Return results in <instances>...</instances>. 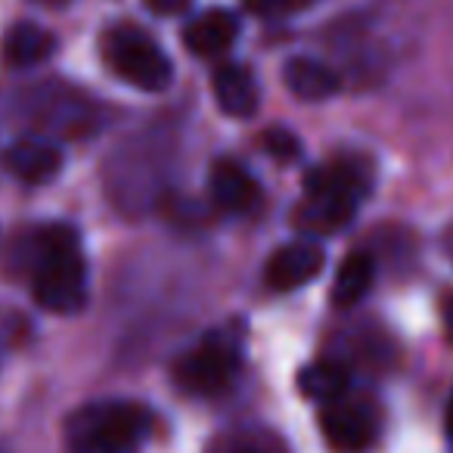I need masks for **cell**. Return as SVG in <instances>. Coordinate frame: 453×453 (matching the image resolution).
<instances>
[{
	"mask_svg": "<svg viewBox=\"0 0 453 453\" xmlns=\"http://www.w3.org/2000/svg\"><path fill=\"white\" fill-rule=\"evenodd\" d=\"M32 292L50 314H78L88 302V265L69 224H47L35 234Z\"/></svg>",
	"mask_w": 453,
	"mask_h": 453,
	"instance_id": "obj_1",
	"label": "cell"
},
{
	"mask_svg": "<svg viewBox=\"0 0 453 453\" xmlns=\"http://www.w3.org/2000/svg\"><path fill=\"white\" fill-rule=\"evenodd\" d=\"M370 189V168L354 158L320 165L304 180V199L296 208V224L308 234H339L354 218Z\"/></svg>",
	"mask_w": 453,
	"mask_h": 453,
	"instance_id": "obj_2",
	"label": "cell"
},
{
	"mask_svg": "<svg viewBox=\"0 0 453 453\" xmlns=\"http://www.w3.org/2000/svg\"><path fill=\"white\" fill-rule=\"evenodd\" d=\"M152 432V413L140 403L96 401L65 422L72 453H137Z\"/></svg>",
	"mask_w": 453,
	"mask_h": 453,
	"instance_id": "obj_3",
	"label": "cell"
},
{
	"mask_svg": "<svg viewBox=\"0 0 453 453\" xmlns=\"http://www.w3.org/2000/svg\"><path fill=\"white\" fill-rule=\"evenodd\" d=\"M242 366V329L226 326L208 333L187 357L177 364V385L196 397H211L230 388Z\"/></svg>",
	"mask_w": 453,
	"mask_h": 453,
	"instance_id": "obj_4",
	"label": "cell"
},
{
	"mask_svg": "<svg viewBox=\"0 0 453 453\" xmlns=\"http://www.w3.org/2000/svg\"><path fill=\"white\" fill-rule=\"evenodd\" d=\"M103 53H106V63L121 81L134 84L140 90H165L171 84V59L165 57V50L150 38L146 32L134 26H119L106 35L103 41Z\"/></svg>",
	"mask_w": 453,
	"mask_h": 453,
	"instance_id": "obj_5",
	"label": "cell"
},
{
	"mask_svg": "<svg viewBox=\"0 0 453 453\" xmlns=\"http://www.w3.org/2000/svg\"><path fill=\"white\" fill-rule=\"evenodd\" d=\"M323 438L342 453H360L376 441L379 434V416L366 401H351V397H339V401L323 403L320 413Z\"/></svg>",
	"mask_w": 453,
	"mask_h": 453,
	"instance_id": "obj_6",
	"label": "cell"
},
{
	"mask_svg": "<svg viewBox=\"0 0 453 453\" xmlns=\"http://www.w3.org/2000/svg\"><path fill=\"white\" fill-rule=\"evenodd\" d=\"M326 265V255L317 242H289L277 249L265 267V280L273 292H292L317 280Z\"/></svg>",
	"mask_w": 453,
	"mask_h": 453,
	"instance_id": "obj_7",
	"label": "cell"
},
{
	"mask_svg": "<svg viewBox=\"0 0 453 453\" xmlns=\"http://www.w3.org/2000/svg\"><path fill=\"white\" fill-rule=\"evenodd\" d=\"M208 189H211L214 205L234 214H242V211H249V208H255V202H258V196H261L258 183L249 174V168L234 162V158H218V162L211 165Z\"/></svg>",
	"mask_w": 453,
	"mask_h": 453,
	"instance_id": "obj_8",
	"label": "cell"
},
{
	"mask_svg": "<svg viewBox=\"0 0 453 453\" xmlns=\"http://www.w3.org/2000/svg\"><path fill=\"white\" fill-rule=\"evenodd\" d=\"M240 38V19L230 10H208L183 28V44L193 57H218Z\"/></svg>",
	"mask_w": 453,
	"mask_h": 453,
	"instance_id": "obj_9",
	"label": "cell"
},
{
	"mask_svg": "<svg viewBox=\"0 0 453 453\" xmlns=\"http://www.w3.org/2000/svg\"><path fill=\"white\" fill-rule=\"evenodd\" d=\"M211 88L218 106L234 119H249L258 109V88H255V78L246 65L224 63L220 69H214Z\"/></svg>",
	"mask_w": 453,
	"mask_h": 453,
	"instance_id": "obj_10",
	"label": "cell"
},
{
	"mask_svg": "<svg viewBox=\"0 0 453 453\" xmlns=\"http://www.w3.org/2000/svg\"><path fill=\"white\" fill-rule=\"evenodd\" d=\"M7 168L26 183H47L63 168V152L47 140H19L7 150Z\"/></svg>",
	"mask_w": 453,
	"mask_h": 453,
	"instance_id": "obj_11",
	"label": "cell"
},
{
	"mask_svg": "<svg viewBox=\"0 0 453 453\" xmlns=\"http://www.w3.org/2000/svg\"><path fill=\"white\" fill-rule=\"evenodd\" d=\"M283 81L298 100L320 103L329 100L333 94H339V75L329 65L317 63L308 57H296L283 65Z\"/></svg>",
	"mask_w": 453,
	"mask_h": 453,
	"instance_id": "obj_12",
	"label": "cell"
},
{
	"mask_svg": "<svg viewBox=\"0 0 453 453\" xmlns=\"http://www.w3.org/2000/svg\"><path fill=\"white\" fill-rule=\"evenodd\" d=\"M53 50H57V38L35 22H19L4 38V59L16 69H32V65L50 59Z\"/></svg>",
	"mask_w": 453,
	"mask_h": 453,
	"instance_id": "obj_13",
	"label": "cell"
},
{
	"mask_svg": "<svg viewBox=\"0 0 453 453\" xmlns=\"http://www.w3.org/2000/svg\"><path fill=\"white\" fill-rule=\"evenodd\" d=\"M372 280H376V261L366 252H351L339 265V273H335L333 302L339 308H351L372 289Z\"/></svg>",
	"mask_w": 453,
	"mask_h": 453,
	"instance_id": "obj_14",
	"label": "cell"
},
{
	"mask_svg": "<svg viewBox=\"0 0 453 453\" xmlns=\"http://www.w3.org/2000/svg\"><path fill=\"white\" fill-rule=\"evenodd\" d=\"M298 388L311 401H320V403L339 401L348 391V370L342 364H335V360H317V364L302 370Z\"/></svg>",
	"mask_w": 453,
	"mask_h": 453,
	"instance_id": "obj_15",
	"label": "cell"
},
{
	"mask_svg": "<svg viewBox=\"0 0 453 453\" xmlns=\"http://www.w3.org/2000/svg\"><path fill=\"white\" fill-rule=\"evenodd\" d=\"M261 143H265L267 156L277 158V162H296L298 152H302L298 137L292 131H286V127H271V131L261 137Z\"/></svg>",
	"mask_w": 453,
	"mask_h": 453,
	"instance_id": "obj_16",
	"label": "cell"
},
{
	"mask_svg": "<svg viewBox=\"0 0 453 453\" xmlns=\"http://www.w3.org/2000/svg\"><path fill=\"white\" fill-rule=\"evenodd\" d=\"M242 4L261 16H280V13H289V10H296V7H304L308 0H242Z\"/></svg>",
	"mask_w": 453,
	"mask_h": 453,
	"instance_id": "obj_17",
	"label": "cell"
},
{
	"mask_svg": "<svg viewBox=\"0 0 453 453\" xmlns=\"http://www.w3.org/2000/svg\"><path fill=\"white\" fill-rule=\"evenodd\" d=\"M189 4H193V0H146V7L158 16H177V13H183V10H189Z\"/></svg>",
	"mask_w": 453,
	"mask_h": 453,
	"instance_id": "obj_18",
	"label": "cell"
},
{
	"mask_svg": "<svg viewBox=\"0 0 453 453\" xmlns=\"http://www.w3.org/2000/svg\"><path fill=\"white\" fill-rule=\"evenodd\" d=\"M447 438L453 444V397H450V407H447Z\"/></svg>",
	"mask_w": 453,
	"mask_h": 453,
	"instance_id": "obj_19",
	"label": "cell"
},
{
	"mask_svg": "<svg viewBox=\"0 0 453 453\" xmlns=\"http://www.w3.org/2000/svg\"><path fill=\"white\" fill-rule=\"evenodd\" d=\"M447 249H450V258H453V226L447 230Z\"/></svg>",
	"mask_w": 453,
	"mask_h": 453,
	"instance_id": "obj_20",
	"label": "cell"
}]
</instances>
